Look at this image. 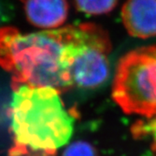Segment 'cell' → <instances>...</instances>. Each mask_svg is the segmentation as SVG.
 I'll list each match as a JSON object with an SVG mask.
<instances>
[{
	"label": "cell",
	"mask_w": 156,
	"mask_h": 156,
	"mask_svg": "<svg viewBox=\"0 0 156 156\" xmlns=\"http://www.w3.org/2000/svg\"><path fill=\"white\" fill-rule=\"evenodd\" d=\"M83 35V23L29 34L0 27V66L11 75V88L49 87L60 93L73 88L70 68Z\"/></svg>",
	"instance_id": "1"
},
{
	"label": "cell",
	"mask_w": 156,
	"mask_h": 156,
	"mask_svg": "<svg viewBox=\"0 0 156 156\" xmlns=\"http://www.w3.org/2000/svg\"><path fill=\"white\" fill-rule=\"evenodd\" d=\"M12 89L9 156H56L72 135L76 114L65 108L53 88L20 85Z\"/></svg>",
	"instance_id": "2"
},
{
	"label": "cell",
	"mask_w": 156,
	"mask_h": 156,
	"mask_svg": "<svg viewBox=\"0 0 156 156\" xmlns=\"http://www.w3.org/2000/svg\"><path fill=\"white\" fill-rule=\"evenodd\" d=\"M112 95L127 114L156 115V46L130 51L120 60Z\"/></svg>",
	"instance_id": "3"
},
{
	"label": "cell",
	"mask_w": 156,
	"mask_h": 156,
	"mask_svg": "<svg viewBox=\"0 0 156 156\" xmlns=\"http://www.w3.org/2000/svg\"><path fill=\"white\" fill-rule=\"evenodd\" d=\"M108 35L95 23H84L83 40L70 68L73 87L94 89L101 87L109 75Z\"/></svg>",
	"instance_id": "4"
},
{
	"label": "cell",
	"mask_w": 156,
	"mask_h": 156,
	"mask_svg": "<svg viewBox=\"0 0 156 156\" xmlns=\"http://www.w3.org/2000/svg\"><path fill=\"white\" fill-rule=\"evenodd\" d=\"M128 34L138 38L156 36V0H127L122 10Z\"/></svg>",
	"instance_id": "5"
},
{
	"label": "cell",
	"mask_w": 156,
	"mask_h": 156,
	"mask_svg": "<svg viewBox=\"0 0 156 156\" xmlns=\"http://www.w3.org/2000/svg\"><path fill=\"white\" fill-rule=\"evenodd\" d=\"M26 18L33 26L55 29L66 21L68 0H21Z\"/></svg>",
	"instance_id": "6"
},
{
	"label": "cell",
	"mask_w": 156,
	"mask_h": 156,
	"mask_svg": "<svg viewBox=\"0 0 156 156\" xmlns=\"http://www.w3.org/2000/svg\"><path fill=\"white\" fill-rule=\"evenodd\" d=\"M119 0H74L78 11L89 15H101L112 11Z\"/></svg>",
	"instance_id": "7"
},
{
	"label": "cell",
	"mask_w": 156,
	"mask_h": 156,
	"mask_svg": "<svg viewBox=\"0 0 156 156\" xmlns=\"http://www.w3.org/2000/svg\"><path fill=\"white\" fill-rule=\"evenodd\" d=\"M133 134L136 138L148 136L151 139V147L156 156V115L147 118L146 121L137 122L132 128Z\"/></svg>",
	"instance_id": "8"
},
{
	"label": "cell",
	"mask_w": 156,
	"mask_h": 156,
	"mask_svg": "<svg viewBox=\"0 0 156 156\" xmlns=\"http://www.w3.org/2000/svg\"><path fill=\"white\" fill-rule=\"evenodd\" d=\"M62 156H99V154L89 142L79 140L68 146Z\"/></svg>",
	"instance_id": "9"
}]
</instances>
